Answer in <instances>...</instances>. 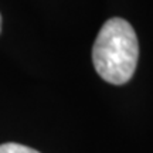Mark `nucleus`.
<instances>
[{"instance_id":"obj_2","label":"nucleus","mask_w":153,"mask_h":153,"mask_svg":"<svg viewBox=\"0 0 153 153\" xmlns=\"http://www.w3.org/2000/svg\"><path fill=\"white\" fill-rule=\"evenodd\" d=\"M0 153H40L36 149H31L28 146L20 145V143H3L0 145Z\"/></svg>"},{"instance_id":"obj_3","label":"nucleus","mask_w":153,"mask_h":153,"mask_svg":"<svg viewBox=\"0 0 153 153\" xmlns=\"http://www.w3.org/2000/svg\"><path fill=\"white\" fill-rule=\"evenodd\" d=\"M0 31H1V16H0Z\"/></svg>"},{"instance_id":"obj_1","label":"nucleus","mask_w":153,"mask_h":153,"mask_svg":"<svg viewBox=\"0 0 153 153\" xmlns=\"http://www.w3.org/2000/svg\"><path fill=\"white\" fill-rule=\"evenodd\" d=\"M139 43L131 23L109 19L101 27L92 47V62L99 76L112 85H123L136 70Z\"/></svg>"}]
</instances>
